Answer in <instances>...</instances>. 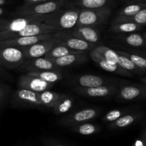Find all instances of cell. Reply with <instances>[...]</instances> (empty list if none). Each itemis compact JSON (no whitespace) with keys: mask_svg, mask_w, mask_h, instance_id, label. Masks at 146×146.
<instances>
[{"mask_svg":"<svg viewBox=\"0 0 146 146\" xmlns=\"http://www.w3.org/2000/svg\"><path fill=\"white\" fill-rule=\"evenodd\" d=\"M81 9L70 0L65 6L46 14L44 22L57 31H68L76 26Z\"/></svg>","mask_w":146,"mask_h":146,"instance_id":"1","label":"cell"},{"mask_svg":"<svg viewBox=\"0 0 146 146\" xmlns=\"http://www.w3.org/2000/svg\"><path fill=\"white\" fill-rule=\"evenodd\" d=\"M70 0H48L34 4H25L17 9L15 14L19 16L46 15L65 6Z\"/></svg>","mask_w":146,"mask_h":146,"instance_id":"2","label":"cell"},{"mask_svg":"<svg viewBox=\"0 0 146 146\" xmlns=\"http://www.w3.org/2000/svg\"><path fill=\"white\" fill-rule=\"evenodd\" d=\"M112 9L110 7L96 9L81 8L76 25L96 27L107 22Z\"/></svg>","mask_w":146,"mask_h":146,"instance_id":"3","label":"cell"},{"mask_svg":"<svg viewBox=\"0 0 146 146\" xmlns=\"http://www.w3.org/2000/svg\"><path fill=\"white\" fill-rule=\"evenodd\" d=\"M98 52H99L106 59L111 61L113 63L118 64L124 69L127 70L131 73H135L136 74H143L145 71L137 66L131 60L126 56L118 54L116 51L104 46H96L95 48Z\"/></svg>","mask_w":146,"mask_h":146,"instance_id":"4","label":"cell"},{"mask_svg":"<svg viewBox=\"0 0 146 146\" xmlns=\"http://www.w3.org/2000/svg\"><path fill=\"white\" fill-rule=\"evenodd\" d=\"M56 42L58 45L66 46L71 49L86 52L91 51L96 47V44L88 42L79 38L74 36L67 31H57L54 33Z\"/></svg>","mask_w":146,"mask_h":146,"instance_id":"5","label":"cell"},{"mask_svg":"<svg viewBox=\"0 0 146 146\" xmlns=\"http://www.w3.org/2000/svg\"><path fill=\"white\" fill-rule=\"evenodd\" d=\"M26 58L19 48L0 46V66L6 69H15L22 65Z\"/></svg>","mask_w":146,"mask_h":146,"instance_id":"6","label":"cell"},{"mask_svg":"<svg viewBox=\"0 0 146 146\" xmlns=\"http://www.w3.org/2000/svg\"><path fill=\"white\" fill-rule=\"evenodd\" d=\"M46 15H26L12 19H0V32H14L32 23L44 22Z\"/></svg>","mask_w":146,"mask_h":146,"instance_id":"7","label":"cell"},{"mask_svg":"<svg viewBox=\"0 0 146 146\" xmlns=\"http://www.w3.org/2000/svg\"><path fill=\"white\" fill-rule=\"evenodd\" d=\"M55 29L44 22H36L30 24L22 29L14 32H0V41L1 40L10 39L21 36L38 35V34L54 33L56 31Z\"/></svg>","mask_w":146,"mask_h":146,"instance_id":"8","label":"cell"},{"mask_svg":"<svg viewBox=\"0 0 146 146\" xmlns=\"http://www.w3.org/2000/svg\"><path fill=\"white\" fill-rule=\"evenodd\" d=\"M11 104L16 107L42 108L40 101L39 92L30 91L24 88L16 90L12 95ZM44 108V107H43Z\"/></svg>","mask_w":146,"mask_h":146,"instance_id":"9","label":"cell"},{"mask_svg":"<svg viewBox=\"0 0 146 146\" xmlns=\"http://www.w3.org/2000/svg\"><path fill=\"white\" fill-rule=\"evenodd\" d=\"M117 98L121 101H133L146 99V84L124 85L116 92Z\"/></svg>","mask_w":146,"mask_h":146,"instance_id":"10","label":"cell"},{"mask_svg":"<svg viewBox=\"0 0 146 146\" xmlns=\"http://www.w3.org/2000/svg\"><path fill=\"white\" fill-rule=\"evenodd\" d=\"M99 113V111L96 108H88L80 110L77 112L73 113L61 118L58 121V124L63 126L70 127L81 123L90 121L95 118Z\"/></svg>","mask_w":146,"mask_h":146,"instance_id":"11","label":"cell"},{"mask_svg":"<svg viewBox=\"0 0 146 146\" xmlns=\"http://www.w3.org/2000/svg\"><path fill=\"white\" fill-rule=\"evenodd\" d=\"M56 44V42L54 36V38H52L43 40L31 45L20 47L19 48L24 53L26 59H27V58L44 56Z\"/></svg>","mask_w":146,"mask_h":146,"instance_id":"12","label":"cell"},{"mask_svg":"<svg viewBox=\"0 0 146 146\" xmlns=\"http://www.w3.org/2000/svg\"><path fill=\"white\" fill-rule=\"evenodd\" d=\"M118 88L112 84H106L96 87L78 86L74 89L78 94L92 98H105L115 95Z\"/></svg>","mask_w":146,"mask_h":146,"instance_id":"13","label":"cell"},{"mask_svg":"<svg viewBox=\"0 0 146 146\" xmlns=\"http://www.w3.org/2000/svg\"><path fill=\"white\" fill-rule=\"evenodd\" d=\"M55 32L38 34V35L34 36H29L17 37V38H10V39L1 40L0 41V46H13L17 47V48L27 46H29L31 45V44H36L37 42H39V41H43V40H46L54 38V33Z\"/></svg>","mask_w":146,"mask_h":146,"instance_id":"14","label":"cell"},{"mask_svg":"<svg viewBox=\"0 0 146 146\" xmlns=\"http://www.w3.org/2000/svg\"><path fill=\"white\" fill-rule=\"evenodd\" d=\"M53 84H54L52 83L46 82L27 74L20 76L17 82V85L19 88L28 89L35 92H41L50 89L53 86Z\"/></svg>","mask_w":146,"mask_h":146,"instance_id":"15","label":"cell"},{"mask_svg":"<svg viewBox=\"0 0 146 146\" xmlns=\"http://www.w3.org/2000/svg\"><path fill=\"white\" fill-rule=\"evenodd\" d=\"M90 56H91V58H92V60L94 62L96 63L102 69L105 70L106 71H108V72L110 73H113V74L123 76H133L132 73L124 69L122 67L118 66V64L106 59L99 52H98L95 49V48L91 51Z\"/></svg>","mask_w":146,"mask_h":146,"instance_id":"16","label":"cell"},{"mask_svg":"<svg viewBox=\"0 0 146 146\" xmlns=\"http://www.w3.org/2000/svg\"><path fill=\"white\" fill-rule=\"evenodd\" d=\"M19 68L26 72L41 70H60V67L44 56L27 58Z\"/></svg>","mask_w":146,"mask_h":146,"instance_id":"17","label":"cell"},{"mask_svg":"<svg viewBox=\"0 0 146 146\" xmlns=\"http://www.w3.org/2000/svg\"><path fill=\"white\" fill-rule=\"evenodd\" d=\"M67 31L74 36L93 44H96L100 39L99 31L94 27L76 25Z\"/></svg>","mask_w":146,"mask_h":146,"instance_id":"18","label":"cell"},{"mask_svg":"<svg viewBox=\"0 0 146 146\" xmlns=\"http://www.w3.org/2000/svg\"><path fill=\"white\" fill-rule=\"evenodd\" d=\"M52 61L54 64L58 66V67H66L74 64H81L84 63L88 60L86 53H80V54H68L64 56L58 57V58H47Z\"/></svg>","mask_w":146,"mask_h":146,"instance_id":"19","label":"cell"},{"mask_svg":"<svg viewBox=\"0 0 146 146\" xmlns=\"http://www.w3.org/2000/svg\"><path fill=\"white\" fill-rule=\"evenodd\" d=\"M143 113L142 112H128L113 122L110 123L109 128L111 129H121L126 128L139 121L143 118Z\"/></svg>","mask_w":146,"mask_h":146,"instance_id":"20","label":"cell"},{"mask_svg":"<svg viewBox=\"0 0 146 146\" xmlns=\"http://www.w3.org/2000/svg\"><path fill=\"white\" fill-rule=\"evenodd\" d=\"M28 75L36 77L46 82H57L63 78V75L60 70H41V71H34L27 72Z\"/></svg>","mask_w":146,"mask_h":146,"instance_id":"21","label":"cell"},{"mask_svg":"<svg viewBox=\"0 0 146 146\" xmlns=\"http://www.w3.org/2000/svg\"><path fill=\"white\" fill-rule=\"evenodd\" d=\"M74 100L72 97L66 94H61L51 109L56 115L66 113L71 109L74 106Z\"/></svg>","mask_w":146,"mask_h":146,"instance_id":"22","label":"cell"},{"mask_svg":"<svg viewBox=\"0 0 146 146\" xmlns=\"http://www.w3.org/2000/svg\"><path fill=\"white\" fill-rule=\"evenodd\" d=\"M76 82L78 86L81 87H96L106 84H108V81L102 77L91 74L80 76L76 78Z\"/></svg>","mask_w":146,"mask_h":146,"instance_id":"23","label":"cell"},{"mask_svg":"<svg viewBox=\"0 0 146 146\" xmlns=\"http://www.w3.org/2000/svg\"><path fill=\"white\" fill-rule=\"evenodd\" d=\"M71 131L83 135H91L99 132L101 128L93 123L86 121L68 127Z\"/></svg>","mask_w":146,"mask_h":146,"instance_id":"24","label":"cell"},{"mask_svg":"<svg viewBox=\"0 0 146 146\" xmlns=\"http://www.w3.org/2000/svg\"><path fill=\"white\" fill-rule=\"evenodd\" d=\"M71 1L80 8L96 9L110 7L115 0H71Z\"/></svg>","mask_w":146,"mask_h":146,"instance_id":"25","label":"cell"},{"mask_svg":"<svg viewBox=\"0 0 146 146\" xmlns=\"http://www.w3.org/2000/svg\"><path fill=\"white\" fill-rule=\"evenodd\" d=\"M143 26L132 22H118L113 23L111 31L117 34H128L135 32L142 29Z\"/></svg>","mask_w":146,"mask_h":146,"instance_id":"26","label":"cell"},{"mask_svg":"<svg viewBox=\"0 0 146 146\" xmlns=\"http://www.w3.org/2000/svg\"><path fill=\"white\" fill-rule=\"evenodd\" d=\"M84 52V51L71 49V48H69L62 45L55 44L52 47V48L44 57H45V58H58V57L64 56L68 55V54H80V53Z\"/></svg>","mask_w":146,"mask_h":146,"instance_id":"27","label":"cell"},{"mask_svg":"<svg viewBox=\"0 0 146 146\" xmlns=\"http://www.w3.org/2000/svg\"><path fill=\"white\" fill-rule=\"evenodd\" d=\"M118 22H132L140 25H145L146 24V7L145 8L140 10L138 13L131 17H116L113 20V23Z\"/></svg>","mask_w":146,"mask_h":146,"instance_id":"28","label":"cell"},{"mask_svg":"<svg viewBox=\"0 0 146 146\" xmlns=\"http://www.w3.org/2000/svg\"><path fill=\"white\" fill-rule=\"evenodd\" d=\"M60 95L61 94L54 92L49 90H46L39 92V98L41 105L44 108H52L59 98Z\"/></svg>","mask_w":146,"mask_h":146,"instance_id":"29","label":"cell"},{"mask_svg":"<svg viewBox=\"0 0 146 146\" xmlns=\"http://www.w3.org/2000/svg\"><path fill=\"white\" fill-rule=\"evenodd\" d=\"M122 40L128 45L133 47H142L146 46V41L143 36L138 33H128V35L123 36Z\"/></svg>","mask_w":146,"mask_h":146,"instance_id":"30","label":"cell"},{"mask_svg":"<svg viewBox=\"0 0 146 146\" xmlns=\"http://www.w3.org/2000/svg\"><path fill=\"white\" fill-rule=\"evenodd\" d=\"M146 3H131L121 9L118 12V17H131L138 13L140 10L145 8Z\"/></svg>","mask_w":146,"mask_h":146,"instance_id":"31","label":"cell"},{"mask_svg":"<svg viewBox=\"0 0 146 146\" xmlns=\"http://www.w3.org/2000/svg\"><path fill=\"white\" fill-rule=\"evenodd\" d=\"M116 51L118 54L125 56L130 60H131L137 66L139 67L140 68H141L143 71H144L146 73V57L145 56H141L139 54L126 52V51H120V50H116Z\"/></svg>","mask_w":146,"mask_h":146,"instance_id":"32","label":"cell"},{"mask_svg":"<svg viewBox=\"0 0 146 146\" xmlns=\"http://www.w3.org/2000/svg\"><path fill=\"white\" fill-rule=\"evenodd\" d=\"M41 143L44 146H69L71 143L55 137H43L41 138Z\"/></svg>","mask_w":146,"mask_h":146,"instance_id":"33","label":"cell"},{"mask_svg":"<svg viewBox=\"0 0 146 146\" xmlns=\"http://www.w3.org/2000/svg\"><path fill=\"white\" fill-rule=\"evenodd\" d=\"M127 113H128V111L125 109L111 110L103 117L102 120L104 122L106 123H110L115 121V120H117Z\"/></svg>","mask_w":146,"mask_h":146,"instance_id":"34","label":"cell"},{"mask_svg":"<svg viewBox=\"0 0 146 146\" xmlns=\"http://www.w3.org/2000/svg\"><path fill=\"white\" fill-rule=\"evenodd\" d=\"M10 91L11 88L7 84L0 82V106L2 105L6 98H7Z\"/></svg>","mask_w":146,"mask_h":146,"instance_id":"35","label":"cell"},{"mask_svg":"<svg viewBox=\"0 0 146 146\" xmlns=\"http://www.w3.org/2000/svg\"><path fill=\"white\" fill-rule=\"evenodd\" d=\"M48 1V0H24V4H38V3L43 2V1Z\"/></svg>","mask_w":146,"mask_h":146,"instance_id":"36","label":"cell"},{"mask_svg":"<svg viewBox=\"0 0 146 146\" xmlns=\"http://www.w3.org/2000/svg\"><path fill=\"white\" fill-rule=\"evenodd\" d=\"M134 145H135V146H144V145H146V143L143 141V140L141 139V138H140V139L135 141V143H134Z\"/></svg>","mask_w":146,"mask_h":146,"instance_id":"37","label":"cell"},{"mask_svg":"<svg viewBox=\"0 0 146 146\" xmlns=\"http://www.w3.org/2000/svg\"><path fill=\"white\" fill-rule=\"evenodd\" d=\"M126 2L128 4H131V3H146V0H127Z\"/></svg>","mask_w":146,"mask_h":146,"instance_id":"38","label":"cell"},{"mask_svg":"<svg viewBox=\"0 0 146 146\" xmlns=\"http://www.w3.org/2000/svg\"><path fill=\"white\" fill-rule=\"evenodd\" d=\"M140 138H141V139L143 140V141L146 143V129L144 130V131L141 133Z\"/></svg>","mask_w":146,"mask_h":146,"instance_id":"39","label":"cell"},{"mask_svg":"<svg viewBox=\"0 0 146 146\" xmlns=\"http://www.w3.org/2000/svg\"><path fill=\"white\" fill-rule=\"evenodd\" d=\"M6 74V71H5V68H3V67L0 66V76L3 75H5Z\"/></svg>","mask_w":146,"mask_h":146,"instance_id":"40","label":"cell"},{"mask_svg":"<svg viewBox=\"0 0 146 146\" xmlns=\"http://www.w3.org/2000/svg\"><path fill=\"white\" fill-rule=\"evenodd\" d=\"M8 3V1L7 0H0V6H3V5H5Z\"/></svg>","mask_w":146,"mask_h":146,"instance_id":"41","label":"cell"},{"mask_svg":"<svg viewBox=\"0 0 146 146\" xmlns=\"http://www.w3.org/2000/svg\"><path fill=\"white\" fill-rule=\"evenodd\" d=\"M4 12H5V9H4L3 7H1V6H0V17H1V16H2L3 14H4Z\"/></svg>","mask_w":146,"mask_h":146,"instance_id":"42","label":"cell"},{"mask_svg":"<svg viewBox=\"0 0 146 146\" xmlns=\"http://www.w3.org/2000/svg\"><path fill=\"white\" fill-rule=\"evenodd\" d=\"M142 82H143V84H146V76L144 77L143 78H142Z\"/></svg>","mask_w":146,"mask_h":146,"instance_id":"43","label":"cell"},{"mask_svg":"<svg viewBox=\"0 0 146 146\" xmlns=\"http://www.w3.org/2000/svg\"><path fill=\"white\" fill-rule=\"evenodd\" d=\"M143 37H144V38H145V41H146V33H145V34H144V35H143Z\"/></svg>","mask_w":146,"mask_h":146,"instance_id":"44","label":"cell"},{"mask_svg":"<svg viewBox=\"0 0 146 146\" xmlns=\"http://www.w3.org/2000/svg\"><path fill=\"white\" fill-rule=\"evenodd\" d=\"M144 56H145V57H146V55H144Z\"/></svg>","mask_w":146,"mask_h":146,"instance_id":"45","label":"cell"}]
</instances>
